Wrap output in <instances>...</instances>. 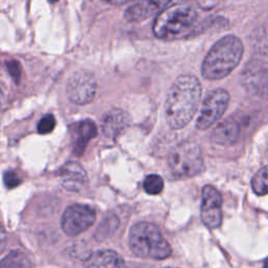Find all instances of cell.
<instances>
[{
  "label": "cell",
  "mask_w": 268,
  "mask_h": 268,
  "mask_svg": "<svg viewBox=\"0 0 268 268\" xmlns=\"http://www.w3.org/2000/svg\"><path fill=\"white\" fill-rule=\"evenodd\" d=\"M202 94L199 80L193 75H182L170 88L166 102V120L173 129H182L197 112Z\"/></svg>",
  "instance_id": "1"
},
{
  "label": "cell",
  "mask_w": 268,
  "mask_h": 268,
  "mask_svg": "<svg viewBox=\"0 0 268 268\" xmlns=\"http://www.w3.org/2000/svg\"><path fill=\"white\" fill-rule=\"evenodd\" d=\"M243 51V44L236 36L221 38L205 58L201 66L202 76L210 81L223 79L238 66Z\"/></svg>",
  "instance_id": "2"
},
{
  "label": "cell",
  "mask_w": 268,
  "mask_h": 268,
  "mask_svg": "<svg viewBox=\"0 0 268 268\" xmlns=\"http://www.w3.org/2000/svg\"><path fill=\"white\" fill-rule=\"evenodd\" d=\"M197 11L188 3L174 4L155 18L153 32L162 40H175L185 36L197 21Z\"/></svg>",
  "instance_id": "3"
},
{
  "label": "cell",
  "mask_w": 268,
  "mask_h": 268,
  "mask_svg": "<svg viewBox=\"0 0 268 268\" xmlns=\"http://www.w3.org/2000/svg\"><path fill=\"white\" fill-rule=\"evenodd\" d=\"M129 245L135 256L152 260H165L172 248L158 227L149 222H139L130 231Z\"/></svg>",
  "instance_id": "4"
},
{
  "label": "cell",
  "mask_w": 268,
  "mask_h": 268,
  "mask_svg": "<svg viewBox=\"0 0 268 268\" xmlns=\"http://www.w3.org/2000/svg\"><path fill=\"white\" fill-rule=\"evenodd\" d=\"M168 163L177 177H193L204 170L201 150L194 142H184L175 147L169 155Z\"/></svg>",
  "instance_id": "5"
},
{
  "label": "cell",
  "mask_w": 268,
  "mask_h": 268,
  "mask_svg": "<svg viewBox=\"0 0 268 268\" xmlns=\"http://www.w3.org/2000/svg\"><path fill=\"white\" fill-rule=\"evenodd\" d=\"M230 95L224 89H215L208 95L202 104L200 114L196 122L199 130H206L218 122L227 109Z\"/></svg>",
  "instance_id": "6"
},
{
  "label": "cell",
  "mask_w": 268,
  "mask_h": 268,
  "mask_svg": "<svg viewBox=\"0 0 268 268\" xmlns=\"http://www.w3.org/2000/svg\"><path fill=\"white\" fill-rule=\"evenodd\" d=\"M95 217L93 207L84 205H73L65 210L62 216V230L67 236H78L95 223Z\"/></svg>",
  "instance_id": "7"
},
{
  "label": "cell",
  "mask_w": 268,
  "mask_h": 268,
  "mask_svg": "<svg viewBox=\"0 0 268 268\" xmlns=\"http://www.w3.org/2000/svg\"><path fill=\"white\" fill-rule=\"evenodd\" d=\"M96 86V80L93 74L87 70H79L70 77L67 95L77 105H87L95 99Z\"/></svg>",
  "instance_id": "8"
},
{
  "label": "cell",
  "mask_w": 268,
  "mask_h": 268,
  "mask_svg": "<svg viewBox=\"0 0 268 268\" xmlns=\"http://www.w3.org/2000/svg\"><path fill=\"white\" fill-rule=\"evenodd\" d=\"M222 197L212 186H205L202 189L201 219L208 228H217L222 222Z\"/></svg>",
  "instance_id": "9"
},
{
  "label": "cell",
  "mask_w": 268,
  "mask_h": 268,
  "mask_svg": "<svg viewBox=\"0 0 268 268\" xmlns=\"http://www.w3.org/2000/svg\"><path fill=\"white\" fill-rule=\"evenodd\" d=\"M173 0H141L129 6L125 12V19L128 22H142L151 17H158L172 3Z\"/></svg>",
  "instance_id": "10"
},
{
  "label": "cell",
  "mask_w": 268,
  "mask_h": 268,
  "mask_svg": "<svg viewBox=\"0 0 268 268\" xmlns=\"http://www.w3.org/2000/svg\"><path fill=\"white\" fill-rule=\"evenodd\" d=\"M62 186L71 192H80L88 182L87 174L83 167L76 161H68L59 171Z\"/></svg>",
  "instance_id": "11"
},
{
  "label": "cell",
  "mask_w": 268,
  "mask_h": 268,
  "mask_svg": "<svg viewBox=\"0 0 268 268\" xmlns=\"http://www.w3.org/2000/svg\"><path fill=\"white\" fill-rule=\"evenodd\" d=\"M131 124V116L125 110L114 108L104 115L102 131L108 139H116L125 132Z\"/></svg>",
  "instance_id": "12"
},
{
  "label": "cell",
  "mask_w": 268,
  "mask_h": 268,
  "mask_svg": "<svg viewBox=\"0 0 268 268\" xmlns=\"http://www.w3.org/2000/svg\"><path fill=\"white\" fill-rule=\"evenodd\" d=\"M97 133V128L93 121H82L75 123L70 126L71 145L74 152L80 156L86 149L87 143L94 139Z\"/></svg>",
  "instance_id": "13"
},
{
  "label": "cell",
  "mask_w": 268,
  "mask_h": 268,
  "mask_svg": "<svg viewBox=\"0 0 268 268\" xmlns=\"http://www.w3.org/2000/svg\"><path fill=\"white\" fill-rule=\"evenodd\" d=\"M84 268H127L125 260L113 251H99L85 260Z\"/></svg>",
  "instance_id": "14"
},
{
  "label": "cell",
  "mask_w": 268,
  "mask_h": 268,
  "mask_svg": "<svg viewBox=\"0 0 268 268\" xmlns=\"http://www.w3.org/2000/svg\"><path fill=\"white\" fill-rule=\"evenodd\" d=\"M240 136V126L238 122L228 119L221 122L215 128L212 134V141L221 146H232L237 142Z\"/></svg>",
  "instance_id": "15"
},
{
  "label": "cell",
  "mask_w": 268,
  "mask_h": 268,
  "mask_svg": "<svg viewBox=\"0 0 268 268\" xmlns=\"http://www.w3.org/2000/svg\"><path fill=\"white\" fill-rule=\"evenodd\" d=\"M0 268H32V264L23 252L13 251L2 259Z\"/></svg>",
  "instance_id": "16"
},
{
  "label": "cell",
  "mask_w": 268,
  "mask_h": 268,
  "mask_svg": "<svg viewBox=\"0 0 268 268\" xmlns=\"http://www.w3.org/2000/svg\"><path fill=\"white\" fill-rule=\"evenodd\" d=\"M254 76V79L246 80L247 86L256 91V94L268 99V69L257 73Z\"/></svg>",
  "instance_id": "17"
},
{
  "label": "cell",
  "mask_w": 268,
  "mask_h": 268,
  "mask_svg": "<svg viewBox=\"0 0 268 268\" xmlns=\"http://www.w3.org/2000/svg\"><path fill=\"white\" fill-rule=\"evenodd\" d=\"M253 192L259 196L268 194V166L264 167L253 176L252 180Z\"/></svg>",
  "instance_id": "18"
},
{
  "label": "cell",
  "mask_w": 268,
  "mask_h": 268,
  "mask_svg": "<svg viewBox=\"0 0 268 268\" xmlns=\"http://www.w3.org/2000/svg\"><path fill=\"white\" fill-rule=\"evenodd\" d=\"M143 189L150 195H158L163 189V180L158 175H149L143 180Z\"/></svg>",
  "instance_id": "19"
},
{
  "label": "cell",
  "mask_w": 268,
  "mask_h": 268,
  "mask_svg": "<svg viewBox=\"0 0 268 268\" xmlns=\"http://www.w3.org/2000/svg\"><path fill=\"white\" fill-rule=\"evenodd\" d=\"M56 127V119L53 114L44 115L38 123V132L40 134L50 133Z\"/></svg>",
  "instance_id": "20"
},
{
  "label": "cell",
  "mask_w": 268,
  "mask_h": 268,
  "mask_svg": "<svg viewBox=\"0 0 268 268\" xmlns=\"http://www.w3.org/2000/svg\"><path fill=\"white\" fill-rule=\"evenodd\" d=\"M4 185L8 189H14L21 184V177L15 171H6L3 176Z\"/></svg>",
  "instance_id": "21"
},
{
  "label": "cell",
  "mask_w": 268,
  "mask_h": 268,
  "mask_svg": "<svg viewBox=\"0 0 268 268\" xmlns=\"http://www.w3.org/2000/svg\"><path fill=\"white\" fill-rule=\"evenodd\" d=\"M5 65H6V69H8L11 77L14 79V81L16 83H18L19 80H20V77H21L20 63L16 60H10V61H6Z\"/></svg>",
  "instance_id": "22"
},
{
  "label": "cell",
  "mask_w": 268,
  "mask_h": 268,
  "mask_svg": "<svg viewBox=\"0 0 268 268\" xmlns=\"http://www.w3.org/2000/svg\"><path fill=\"white\" fill-rule=\"evenodd\" d=\"M103 1L111 5H123L128 2H131L133 0H103Z\"/></svg>",
  "instance_id": "23"
},
{
  "label": "cell",
  "mask_w": 268,
  "mask_h": 268,
  "mask_svg": "<svg viewBox=\"0 0 268 268\" xmlns=\"http://www.w3.org/2000/svg\"><path fill=\"white\" fill-rule=\"evenodd\" d=\"M263 267H264V268H268V258H267V259H265Z\"/></svg>",
  "instance_id": "24"
},
{
  "label": "cell",
  "mask_w": 268,
  "mask_h": 268,
  "mask_svg": "<svg viewBox=\"0 0 268 268\" xmlns=\"http://www.w3.org/2000/svg\"><path fill=\"white\" fill-rule=\"evenodd\" d=\"M58 1H59V0H48V2H50V3H56Z\"/></svg>",
  "instance_id": "25"
}]
</instances>
